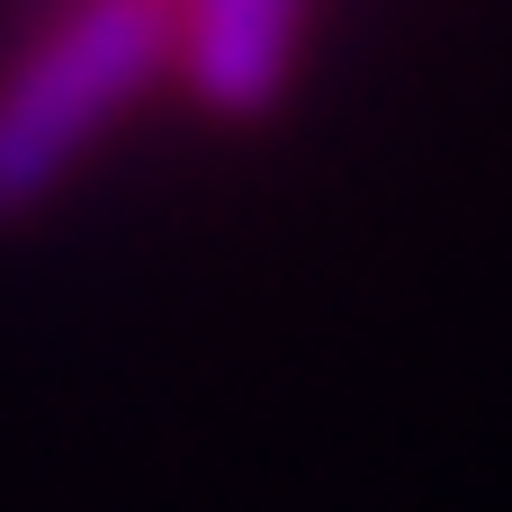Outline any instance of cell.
<instances>
[{
	"label": "cell",
	"mask_w": 512,
	"mask_h": 512,
	"mask_svg": "<svg viewBox=\"0 0 512 512\" xmlns=\"http://www.w3.org/2000/svg\"><path fill=\"white\" fill-rule=\"evenodd\" d=\"M171 45H180V9L171 0H81L0 81V225L27 216L81 162V144L162 72Z\"/></svg>",
	"instance_id": "6da1fadb"
},
{
	"label": "cell",
	"mask_w": 512,
	"mask_h": 512,
	"mask_svg": "<svg viewBox=\"0 0 512 512\" xmlns=\"http://www.w3.org/2000/svg\"><path fill=\"white\" fill-rule=\"evenodd\" d=\"M306 0H189L180 18V72L216 117H261L288 81Z\"/></svg>",
	"instance_id": "7a4b0ae2"
}]
</instances>
